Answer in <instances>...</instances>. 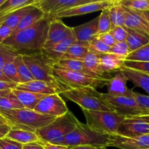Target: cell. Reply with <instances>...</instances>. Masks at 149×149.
<instances>
[{
    "label": "cell",
    "mask_w": 149,
    "mask_h": 149,
    "mask_svg": "<svg viewBox=\"0 0 149 149\" xmlns=\"http://www.w3.org/2000/svg\"><path fill=\"white\" fill-rule=\"evenodd\" d=\"M98 22L99 16L83 24L72 27V31L76 41L80 42H89L98 36Z\"/></svg>",
    "instance_id": "cell-17"
},
{
    "label": "cell",
    "mask_w": 149,
    "mask_h": 149,
    "mask_svg": "<svg viewBox=\"0 0 149 149\" xmlns=\"http://www.w3.org/2000/svg\"><path fill=\"white\" fill-rule=\"evenodd\" d=\"M12 91V90H0V100H1L2 97H4V96H6L7 95H8L10 92Z\"/></svg>",
    "instance_id": "cell-55"
},
{
    "label": "cell",
    "mask_w": 149,
    "mask_h": 149,
    "mask_svg": "<svg viewBox=\"0 0 149 149\" xmlns=\"http://www.w3.org/2000/svg\"><path fill=\"white\" fill-rule=\"evenodd\" d=\"M4 1H5V0H0V6H1V4L4 2Z\"/></svg>",
    "instance_id": "cell-59"
},
{
    "label": "cell",
    "mask_w": 149,
    "mask_h": 149,
    "mask_svg": "<svg viewBox=\"0 0 149 149\" xmlns=\"http://www.w3.org/2000/svg\"><path fill=\"white\" fill-rule=\"evenodd\" d=\"M11 130L12 127L9 124L0 125V139L7 138V135H8Z\"/></svg>",
    "instance_id": "cell-48"
},
{
    "label": "cell",
    "mask_w": 149,
    "mask_h": 149,
    "mask_svg": "<svg viewBox=\"0 0 149 149\" xmlns=\"http://www.w3.org/2000/svg\"><path fill=\"white\" fill-rule=\"evenodd\" d=\"M1 71L10 81L15 83L17 84H20V79H19L17 69H16V67L15 65L14 61L6 63L3 66Z\"/></svg>",
    "instance_id": "cell-40"
},
{
    "label": "cell",
    "mask_w": 149,
    "mask_h": 149,
    "mask_svg": "<svg viewBox=\"0 0 149 149\" xmlns=\"http://www.w3.org/2000/svg\"><path fill=\"white\" fill-rule=\"evenodd\" d=\"M91 0H39L37 6L49 16H53L58 13L71 9L76 6L86 4Z\"/></svg>",
    "instance_id": "cell-13"
},
{
    "label": "cell",
    "mask_w": 149,
    "mask_h": 149,
    "mask_svg": "<svg viewBox=\"0 0 149 149\" xmlns=\"http://www.w3.org/2000/svg\"><path fill=\"white\" fill-rule=\"evenodd\" d=\"M117 135L124 137H136L149 134V125L140 119L126 118L117 131Z\"/></svg>",
    "instance_id": "cell-15"
},
{
    "label": "cell",
    "mask_w": 149,
    "mask_h": 149,
    "mask_svg": "<svg viewBox=\"0 0 149 149\" xmlns=\"http://www.w3.org/2000/svg\"><path fill=\"white\" fill-rule=\"evenodd\" d=\"M127 31L128 35L126 42L128 45L130 53L149 43L148 35L128 28H127Z\"/></svg>",
    "instance_id": "cell-25"
},
{
    "label": "cell",
    "mask_w": 149,
    "mask_h": 149,
    "mask_svg": "<svg viewBox=\"0 0 149 149\" xmlns=\"http://www.w3.org/2000/svg\"><path fill=\"white\" fill-rule=\"evenodd\" d=\"M3 124H8L7 121L6 120L5 118L2 116V115L0 113V125H3Z\"/></svg>",
    "instance_id": "cell-57"
},
{
    "label": "cell",
    "mask_w": 149,
    "mask_h": 149,
    "mask_svg": "<svg viewBox=\"0 0 149 149\" xmlns=\"http://www.w3.org/2000/svg\"><path fill=\"white\" fill-rule=\"evenodd\" d=\"M121 71L124 73L128 81H130L135 86L144 90L149 95L148 74H144V73L135 71V70L130 69V68H126L124 66L121 68Z\"/></svg>",
    "instance_id": "cell-21"
},
{
    "label": "cell",
    "mask_w": 149,
    "mask_h": 149,
    "mask_svg": "<svg viewBox=\"0 0 149 149\" xmlns=\"http://www.w3.org/2000/svg\"><path fill=\"white\" fill-rule=\"evenodd\" d=\"M11 14V13H10ZM8 15H6V16H3V17H0V27L1 26V25L3 24V23H4V21L6 20V19H7V17H8Z\"/></svg>",
    "instance_id": "cell-58"
},
{
    "label": "cell",
    "mask_w": 149,
    "mask_h": 149,
    "mask_svg": "<svg viewBox=\"0 0 149 149\" xmlns=\"http://www.w3.org/2000/svg\"><path fill=\"white\" fill-rule=\"evenodd\" d=\"M119 3L123 7L134 11L149 10V0H121Z\"/></svg>",
    "instance_id": "cell-36"
},
{
    "label": "cell",
    "mask_w": 149,
    "mask_h": 149,
    "mask_svg": "<svg viewBox=\"0 0 149 149\" xmlns=\"http://www.w3.org/2000/svg\"><path fill=\"white\" fill-rule=\"evenodd\" d=\"M83 61L86 68L94 75L101 78H110L103 72L101 68L99 55L89 52Z\"/></svg>",
    "instance_id": "cell-29"
},
{
    "label": "cell",
    "mask_w": 149,
    "mask_h": 149,
    "mask_svg": "<svg viewBox=\"0 0 149 149\" xmlns=\"http://www.w3.org/2000/svg\"><path fill=\"white\" fill-rule=\"evenodd\" d=\"M116 1L113 0H99V1H93L91 0L86 4H80L76 6L71 9L65 10L64 12L58 13L53 16H50L51 19H61L63 17H70L73 16L83 15L89 14V13H95L97 11H102L110 7L114 4Z\"/></svg>",
    "instance_id": "cell-11"
},
{
    "label": "cell",
    "mask_w": 149,
    "mask_h": 149,
    "mask_svg": "<svg viewBox=\"0 0 149 149\" xmlns=\"http://www.w3.org/2000/svg\"><path fill=\"white\" fill-rule=\"evenodd\" d=\"M89 52V42H80L75 41L68 48L60 60L83 61Z\"/></svg>",
    "instance_id": "cell-24"
},
{
    "label": "cell",
    "mask_w": 149,
    "mask_h": 149,
    "mask_svg": "<svg viewBox=\"0 0 149 149\" xmlns=\"http://www.w3.org/2000/svg\"><path fill=\"white\" fill-rule=\"evenodd\" d=\"M38 1L39 0H5L0 6V17L8 15L21 7L37 4Z\"/></svg>",
    "instance_id": "cell-28"
},
{
    "label": "cell",
    "mask_w": 149,
    "mask_h": 149,
    "mask_svg": "<svg viewBox=\"0 0 149 149\" xmlns=\"http://www.w3.org/2000/svg\"><path fill=\"white\" fill-rule=\"evenodd\" d=\"M113 36L114 39H115V42H125L127 39V28L125 26H117V27H114L113 29H111L110 31Z\"/></svg>",
    "instance_id": "cell-44"
},
{
    "label": "cell",
    "mask_w": 149,
    "mask_h": 149,
    "mask_svg": "<svg viewBox=\"0 0 149 149\" xmlns=\"http://www.w3.org/2000/svg\"><path fill=\"white\" fill-rule=\"evenodd\" d=\"M14 63L16 67V69H17L19 79H20V84L29 82V81H32V80H34L33 76L31 74L30 71L25 64L21 55L18 54L17 55V57L14 60Z\"/></svg>",
    "instance_id": "cell-33"
},
{
    "label": "cell",
    "mask_w": 149,
    "mask_h": 149,
    "mask_svg": "<svg viewBox=\"0 0 149 149\" xmlns=\"http://www.w3.org/2000/svg\"><path fill=\"white\" fill-rule=\"evenodd\" d=\"M23 106L20 103L16 96L12 91L0 100V111H10L15 109H23Z\"/></svg>",
    "instance_id": "cell-34"
},
{
    "label": "cell",
    "mask_w": 149,
    "mask_h": 149,
    "mask_svg": "<svg viewBox=\"0 0 149 149\" xmlns=\"http://www.w3.org/2000/svg\"><path fill=\"white\" fill-rule=\"evenodd\" d=\"M7 138H10L22 145L31 143L40 142L39 137L35 132L23 130L12 129L7 135Z\"/></svg>",
    "instance_id": "cell-27"
},
{
    "label": "cell",
    "mask_w": 149,
    "mask_h": 149,
    "mask_svg": "<svg viewBox=\"0 0 149 149\" xmlns=\"http://www.w3.org/2000/svg\"><path fill=\"white\" fill-rule=\"evenodd\" d=\"M54 67L56 68H63V69L69 70V71H77V72L83 73V74H89L93 77H99L97 76L92 74L89 71L84 65L83 61H74V60H60L55 64ZM101 78V77H100Z\"/></svg>",
    "instance_id": "cell-30"
},
{
    "label": "cell",
    "mask_w": 149,
    "mask_h": 149,
    "mask_svg": "<svg viewBox=\"0 0 149 149\" xmlns=\"http://www.w3.org/2000/svg\"><path fill=\"white\" fill-rule=\"evenodd\" d=\"M53 74L56 79L68 89L91 87L102 88L107 86L110 78H100L77 71L54 67Z\"/></svg>",
    "instance_id": "cell-8"
},
{
    "label": "cell",
    "mask_w": 149,
    "mask_h": 149,
    "mask_svg": "<svg viewBox=\"0 0 149 149\" xmlns=\"http://www.w3.org/2000/svg\"><path fill=\"white\" fill-rule=\"evenodd\" d=\"M126 61L149 62V43L129 54Z\"/></svg>",
    "instance_id": "cell-37"
},
{
    "label": "cell",
    "mask_w": 149,
    "mask_h": 149,
    "mask_svg": "<svg viewBox=\"0 0 149 149\" xmlns=\"http://www.w3.org/2000/svg\"><path fill=\"white\" fill-rule=\"evenodd\" d=\"M70 149H107V147H97L91 146H83L73 147Z\"/></svg>",
    "instance_id": "cell-52"
},
{
    "label": "cell",
    "mask_w": 149,
    "mask_h": 149,
    "mask_svg": "<svg viewBox=\"0 0 149 149\" xmlns=\"http://www.w3.org/2000/svg\"><path fill=\"white\" fill-rule=\"evenodd\" d=\"M72 31V28L63 23L60 19H53L50 23L44 49L48 50L51 49L60 42L64 40Z\"/></svg>",
    "instance_id": "cell-12"
},
{
    "label": "cell",
    "mask_w": 149,
    "mask_h": 149,
    "mask_svg": "<svg viewBox=\"0 0 149 149\" xmlns=\"http://www.w3.org/2000/svg\"><path fill=\"white\" fill-rule=\"evenodd\" d=\"M13 31V29L6 26L4 23L1 25L0 27V45H1L12 34Z\"/></svg>",
    "instance_id": "cell-46"
},
{
    "label": "cell",
    "mask_w": 149,
    "mask_h": 149,
    "mask_svg": "<svg viewBox=\"0 0 149 149\" xmlns=\"http://www.w3.org/2000/svg\"><path fill=\"white\" fill-rule=\"evenodd\" d=\"M110 8V7H109ZM109 8L104 10L101 12L99 15V22H98V35L102 33H108L112 29V24L110 17Z\"/></svg>",
    "instance_id": "cell-35"
},
{
    "label": "cell",
    "mask_w": 149,
    "mask_h": 149,
    "mask_svg": "<svg viewBox=\"0 0 149 149\" xmlns=\"http://www.w3.org/2000/svg\"><path fill=\"white\" fill-rule=\"evenodd\" d=\"M112 29L117 26H124L125 24V11L119 1H116L109 8Z\"/></svg>",
    "instance_id": "cell-31"
},
{
    "label": "cell",
    "mask_w": 149,
    "mask_h": 149,
    "mask_svg": "<svg viewBox=\"0 0 149 149\" xmlns=\"http://www.w3.org/2000/svg\"><path fill=\"white\" fill-rule=\"evenodd\" d=\"M132 118L133 119H140V120L144 121V122H145L146 123H148L149 125V114L141 115V116H134V117H132Z\"/></svg>",
    "instance_id": "cell-53"
},
{
    "label": "cell",
    "mask_w": 149,
    "mask_h": 149,
    "mask_svg": "<svg viewBox=\"0 0 149 149\" xmlns=\"http://www.w3.org/2000/svg\"><path fill=\"white\" fill-rule=\"evenodd\" d=\"M12 129L36 132L37 130L44 127L52 122L56 117L43 115L28 109L0 111Z\"/></svg>",
    "instance_id": "cell-3"
},
{
    "label": "cell",
    "mask_w": 149,
    "mask_h": 149,
    "mask_svg": "<svg viewBox=\"0 0 149 149\" xmlns=\"http://www.w3.org/2000/svg\"><path fill=\"white\" fill-rule=\"evenodd\" d=\"M37 4L26 6V7H21V8L15 10V11H14L13 13H12L11 14L9 15L8 17H7V19H6V20L4 21V23L6 26L10 27V29L14 30V29L17 27L18 23L20 22V20L23 18V17H24L29 12H30L31 10H32V9Z\"/></svg>",
    "instance_id": "cell-32"
},
{
    "label": "cell",
    "mask_w": 149,
    "mask_h": 149,
    "mask_svg": "<svg viewBox=\"0 0 149 149\" xmlns=\"http://www.w3.org/2000/svg\"><path fill=\"white\" fill-rule=\"evenodd\" d=\"M148 149H149V148H148Z\"/></svg>",
    "instance_id": "cell-60"
},
{
    "label": "cell",
    "mask_w": 149,
    "mask_h": 149,
    "mask_svg": "<svg viewBox=\"0 0 149 149\" xmlns=\"http://www.w3.org/2000/svg\"><path fill=\"white\" fill-rule=\"evenodd\" d=\"M70 101L78 105L82 110L113 111L103 100L102 93L91 87L70 88L61 93Z\"/></svg>",
    "instance_id": "cell-6"
},
{
    "label": "cell",
    "mask_w": 149,
    "mask_h": 149,
    "mask_svg": "<svg viewBox=\"0 0 149 149\" xmlns=\"http://www.w3.org/2000/svg\"><path fill=\"white\" fill-rule=\"evenodd\" d=\"M51 20V17L46 15L33 26L12 33L1 45L20 55L42 51L46 42Z\"/></svg>",
    "instance_id": "cell-1"
},
{
    "label": "cell",
    "mask_w": 149,
    "mask_h": 149,
    "mask_svg": "<svg viewBox=\"0 0 149 149\" xmlns=\"http://www.w3.org/2000/svg\"><path fill=\"white\" fill-rule=\"evenodd\" d=\"M23 145L8 138L0 139V149H22Z\"/></svg>",
    "instance_id": "cell-45"
},
{
    "label": "cell",
    "mask_w": 149,
    "mask_h": 149,
    "mask_svg": "<svg viewBox=\"0 0 149 149\" xmlns=\"http://www.w3.org/2000/svg\"><path fill=\"white\" fill-rule=\"evenodd\" d=\"M137 12H139V13H140V15H141L145 19V20L149 24V10H147V11H137Z\"/></svg>",
    "instance_id": "cell-54"
},
{
    "label": "cell",
    "mask_w": 149,
    "mask_h": 149,
    "mask_svg": "<svg viewBox=\"0 0 149 149\" xmlns=\"http://www.w3.org/2000/svg\"><path fill=\"white\" fill-rule=\"evenodd\" d=\"M125 58L111 53L99 55L100 66L105 74L119 71L124 66Z\"/></svg>",
    "instance_id": "cell-20"
},
{
    "label": "cell",
    "mask_w": 149,
    "mask_h": 149,
    "mask_svg": "<svg viewBox=\"0 0 149 149\" xmlns=\"http://www.w3.org/2000/svg\"><path fill=\"white\" fill-rule=\"evenodd\" d=\"M0 81H10L6 77V76L4 75V73L2 72L1 70H0Z\"/></svg>",
    "instance_id": "cell-56"
},
{
    "label": "cell",
    "mask_w": 149,
    "mask_h": 149,
    "mask_svg": "<svg viewBox=\"0 0 149 149\" xmlns=\"http://www.w3.org/2000/svg\"><path fill=\"white\" fill-rule=\"evenodd\" d=\"M21 56L35 80L48 83L56 89L58 94L68 90L55 77L53 69L56 63L44 51L22 54Z\"/></svg>",
    "instance_id": "cell-2"
},
{
    "label": "cell",
    "mask_w": 149,
    "mask_h": 149,
    "mask_svg": "<svg viewBox=\"0 0 149 149\" xmlns=\"http://www.w3.org/2000/svg\"><path fill=\"white\" fill-rule=\"evenodd\" d=\"M22 149H44V147L41 142H34L23 145Z\"/></svg>",
    "instance_id": "cell-50"
},
{
    "label": "cell",
    "mask_w": 149,
    "mask_h": 149,
    "mask_svg": "<svg viewBox=\"0 0 149 149\" xmlns=\"http://www.w3.org/2000/svg\"><path fill=\"white\" fill-rule=\"evenodd\" d=\"M53 144L64 146L69 148L83 146L108 148L111 145V138L110 135L96 132L86 124L80 122L72 132Z\"/></svg>",
    "instance_id": "cell-4"
},
{
    "label": "cell",
    "mask_w": 149,
    "mask_h": 149,
    "mask_svg": "<svg viewBox=\"0 0 149 149\" xmlns=\"http://www.w3.org/2000/svg\"><path fill=\"white\" fill-rule=\"evenodd\" d=\"M89 49L91 52L97 55H102L109 53L110 47L107 46L105 44H104L97 36L89 42Z\"/></svg>",
    "instance_id": "cell-38"
},
{
    "label": "cell",
    "mask_w": 149,
    "mask_h": 149,
    "mask_svg": "<svg viewBox=\"0 0 149 149\" xmlns=\"http://www.w3.org/2000/svg\"><path fill=\"white\" fill-rule=\"evenodd\" d=\"M80 122L76 116L69 111L66 114L56 118L49 125L37 130L35 133L39 137L41 143H55L72 132Z\"/></svg>",
    "instance_id": "cell-5"
},
{
    "label": "cell",
    "mask_w": 149,
    "mask_h": 149,
    "mask_svg": "<svg viewBox=\"0 0 149 149\" xmlns=\"http://www.w3.org/2000/svg\"><path fill=\"white\" fill-rule=\"evenodd\" d=\"M15 89L36 93V94L44 95H53L56 93L58 94V92L57 91L56 89L52 85L45 81L35 79L29 82L18 84L16 86Z\"/></svg>",
    "instance_id": "cell-19"
},
{
    "label": "cell",
    "mask_w": 149,
    "mask_h": 149,
    "mask_svg": "<svg viewBox=\"0 0 149 149\" xmlns=\"http://www.w3.org/2000/svg\"><path fill=\"white\" fill-rule=\"evenodd\" d=\"M44 149H70L68 147L61 145H56L51 143H42Z\"/></svg>",
    "instance_id": "cell-51"
},
{
    "label": "cell",
    "mask_w": 149,
    "mask_h": 149,
    "mask_svg": "<svg viewBox=\"0 0 149 149\" xmlns=\"http://www.w3.org/2000/svg\"><path fill=\"white\" fill-rule=\"evenodd\" d=\"M110 146L120 149L149 148V134L136 137H124L122 135H110Z\"/></svg>",
    "instance_id": "cell-14"
},
{
    "label": "cell",
    "mask_w": 149,
    "mask_h": 149,
    "mask_svg": "<svg viewBox=\"0 0 149 149\" xmlns=\"http://www.w3.org/2000/svg\"><path fill=\"white\" fill-rule=\"evenodd\" d=\"M127 79L121 71L115 72L113 77H110L107 84L108 94L112 96H131L133 90L127 87Z\"/></svg>",
    "instance_id": "cell-16"
},
{
    "label": "cell",
    "mask_w": 149,
    "mask_h": 149,
    "mask_svg": "<svg viewBox=\"0 0 149 149\" xmlns=\"http://www.w3.org/2000/svg\"><path fill=\"white\" fill-rule=\"evenodd\" d=\"M76 41L75 36H74L73 31L67 37H66L64 40L60 42L55 46L53 47L51 49H48V50H42L50 57L52 58L53 61H56V63L58 62L61 57L64 55L66 51L68 49V48L74 43Z\"/></svg>",
    "instance_id": "cell-23"
},
{
    "label": "cell",
    "mask_w": 149,
    "mask_h": 149,
    "mask_svg": "<svg viewBox=\"0 0 149 149\" xmlns=\"http://www.w3.org/2000/svg\"><path fill=\"white\" fill-rule=\"evenodd\" d=\"M102 97L113 111L126 118L145 114L131 96H112L108 93H102Z\"/></svg>",
    "instance_id": "cell-9"
},
{
    "label": "cell",
    "mask_w": 149,
    "mask_h": 149,
    "mask_svg": "<svg viewBox=\"0 0 149 149\" xmlns=\"http://www.w3.org/2000/svg\"><path fill=\"white\" fill-rule=\"evenodd\" d=\"M125 11V24L128 29L140 31L149 36V24L139 12L131 10L124 7Z\"/></svg>",
    "instance_id": "cell-18"
},
{
    "label": "cell",
    "mask_w": 149,
    "mask_h": 149,
    "mask_svg": "<svg viewBox=\"0 0 149 149\" xmlns=\"http://www.w3.org/2000/svg\"><path fill=\"white\" fill-rule=\"evenodd\" d=\"M124 67L140 71L149 75V62H140V61H125Z\"/></svg>",
    "instance_id": "cell-43"
},
{
    "label": "cell",
    "mask_w": 149,
    "mask_h": 149,
    "mask_svg": "<svg viewBox=\"0 0 149 149\" xmlns=\"http://www.w3.org/2000/svg\"><path fill=\"white\" fill-rule=\"evenodd\" d=\"M98 37L100 39V40L102 41L104 44H105L107 46L110 47L112 46H113V45L115 44V39H114L113 36H112L110 32L98 35Z\"/></svg>",
    "instance_id": "cell-47"
},
{
    "label": "cell",
    "mask_w": 149,
    "mask_h": 149,
    "mask_svg": "<svg viewBox=\"0 0 149 149\" xmlns=\"http://www.w3.org/2000/svg\"><path fill=\"white\" fill-rule=\"evenodd\" d=\"M45 16H46L45 13L38 7L37 4L32 9V10L29 12L23 17V18L20 20V22L18 23L17 27L13 31V33H17V32L23 30V29H27V28L33 26L34 24H35L38 21L44 18Z\"/></svg>",
    "instance_id": "cell-22"
},
{
    "label": "cell",
    "mask_w": 149,
    "mask_h": 149,
    "mask_svg": "<svg viewBox=\"0 0 149 149\" xmlns=\"http://www.w3.org/2000/svg\"><path fill=\"white\" fill-rule=\"evenodd\" d=\"M18 53L3 45H0V70L9 62L14 61Z\"/></svg>",
    "instance_id": "cell-39"
},
{
    "label": "cell",
    "mask_w": 149,
    "mask_h": 149,
    "mask_svg": "<svg viewBox=\"0 0 149 149\" xmlns=\"http://www.w3.org/2000/svg\"><path fill=\"white\" fill-rule=\"evenodd\" d=\"M109 53L118 55V56L126 59V58L128 56L130 52L129 49L128 45H127V42L125 41V42H115V45L110 47Z\"/></svg>",
    "instance_id": "cell-41"
},
{
    "label": "cell",
    "mask_w": 149,
    "mask_h": 149,
    "mask_svg": "<svg viewBox=\"0 0 149 149\" xmlns=\"http://www.w3.org/2000/svg\"><path fill=\"white\" fill-rule=\"evenodd\" d=\"M86 125L98 132L106 135H115L117 133L121 124L126 117L115 111L82 110Z\"/></svg>",
    "instance_id": "cell-7"
},
{
    "label": "cell",
    "mask_w": 149,
    "mask_h": 149,
    "mask_svg": "<svg viewBox=\"0 0 149 149\" xmlns=\"http://www.w3.org/2000/svg\"><path fill=\"white\" fill-rule=\"evenodd\" d=\"M18 84L12 81H0V90H13L16 87Z\"/></svg>",
    "instance_id": "cell-49"
},
{
    "label": "cell",
    "mask_w": 149,
    "mask_h": 149,
    "mask_svg": "<svg viewBox=\"0 0 149 149\" xmlns=\"http://www.w3.org/2000/svg\"><path fill=\"white\" fill-rule=\"evenodd\" d=\"M131 97H134L139 107L144 112V115L149 114V95H142L132 91Z\"/></svg>",
    "instance_id": "cell-42"
},
{
    "label": "cell",
    "mask_w": 149,
    "mask_h": 149,
    "mask_svg": "<svg viewBox=\"0 0 149 149\" xmlns=\"http://www.w3.org/2000/svg\"><path fill=\"white\" fill-rule=\"evenodd\" d=\"M12 93L16 96V97L18 99V100L25 109H31V110H34L39 100L45 96L44 95L36 94V93H30V92L19 90L15 88L12 90Z\"/></svg>",
    "instance_id": "cell-26"
},
{
    "label": "cell",
    "mask_w": 149,
    "mask_h": 149,
    "mask_svg": "<svg viewBox=\"0 0 149 149\" xmlns=\"http://www.w3.org/2000/svg\"><path fill=\"white\" fill-rule=\"evenodd\" d=\"M34 111L41 114L56 118L66 114L69 109L62 97L59 94L56 93L45 95L39 100Z\"/></svg>",
    "instance_id": "cell-10"
}]
</instances>
